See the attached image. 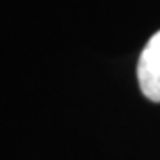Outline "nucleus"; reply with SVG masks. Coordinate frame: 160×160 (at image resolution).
I'll list each match as a JSON object with an SVG mask.
<instances>
[{
	"label": "nucleus",
	"mask_w": 160,
	"mask_h": 160,
	"mask_svg": "<svg viewBox=\"0 0 160 160\" xmlns=\"http://www.w3.org/2000/svg\"><path fill=\"white\" fill-rule=\"evenodd\" d=\"M137 80L148 100L160 102V30L146 43L137 64Z\"/></svg>",
	"instance_id": "nucleus-1"
}]
</instances>
